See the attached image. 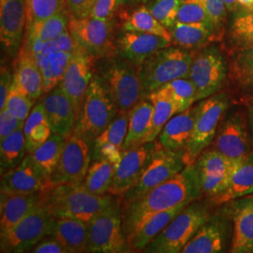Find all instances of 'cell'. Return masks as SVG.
<instances>
[{"label":"cell","mask_w":253,"mask_h":253,"mask_svg":"<svg viewBox=\"0 0 253 253\" xmlns=\"http://www.w3.org/2000/svg\"><path fill=\"white\" fill-rule=\"evenodd\" d=\"M117 196L111 193L98 195L81 184L65 183L49 187L41 192L42 206L54 217H74L89 222L107 208Z\"/></svg>","instance_id":"2"},{"label":"cell","mask_w":253,"mask_h":253,"mask_svg":"<svg viewBox=\"0 0 253 253\" xmlns=\"http://www.w3.org/2000/svg\"><path fill=\"white\" fill-rule=\"evenodd\" d=\"M73 54V52L68 51H49L32 54L43 77L44 93L52 90L60 84Z\"/></svg>","instance_id":"31"},{"label":"cell","mask_w":253,"mask_h":253,"mask_svg":"<svg viewBox=\"0 0 253 253\" xmlns=\"http://www.w3.org/2000/svg\"><path fill=\"white\" fill-rule=\"evenodd\" d=\"M182 0H150L145 7L166 28L172 27L177 18Z\"/></svg>","instance_id":"46"},{"label":"cell","mask_w":253,"mask_h":253,"mask_svg":"<svg viewBox=\"0 0 253 253\" xmlns=\"http://www.w3.org/2000/svg\"><path fill=\"white\" fill-rule=\"evenodd\" d=\"M40 101L42 103L46 118L54 133L68 139L73 135L78 114L73 100L58 84L44 93Z\"/></svg>","instance_id":"21"},{"label":"cell","mask_w":253,"mask_h":253,"mask_svg":"<svg viewBox=\"0 0 253 253\" xmlns=\"http://www.w3.org/2000/svg\"><path fill=\"white\" fill-rule=\"evenodd\" d=\"M140 1H142V0H118L120 6L121 5H127V4H135V3H138Z\"/></svg>","instance_id":"57"},{"label":"cell","mask_w":253,"mask_h":253,"mask_svg":"<svg viewBox=\"0 0 253 253\" xmlns=\"http://www.w3.org/2000/svg\"><path fill=\"white\" fill-rule=\"evenodd\" d=\"M193 54L180 47L168 46L145 59L139 66L142 100L169 82L188 77Z\"/></svg>","instance_id":"6"},{"label":"cell","mask_w":253,"mask_h":253,"mask_svg":"<svg viewBox=\"0 0 253 253\" xmlns=\"http://www.w3.org/2000/svg\"><path fill=\"white\" fill-rule=\"evenodd\" d=\"M215 28L203 24H186L175 22L169 31L172 43L183 49H194L205 45L213 35Z\"/></svg>","instance_id":"33"},{"label":"cell","mask_w":253,"mask_h":253,"mask_svg":"<svg viewBox=\"0 0 253 253\" xmlns=\"http://www.w3.org/2000/svg\"><path fill=\"white\" fill-rule=\"evenodd\" d=\"M25 27L26 0H0V41L2 51L9 58L18 54Z\"/></svg>","instance_id":"18"},{"label":"cell","mask_w":253,"mask_h":253,"mask_svg":"<svg viewBox=\"0 0 253 253\" xmlns=\"http://www.w3.org/2000/svg\"><path fill=\"white\" fill-rule=\"evenodd\" d=\"M94 60L90 54L75 44L73 56L59 84L64 92L73 100L78 115L94 74Z\"/></svg>","instance_id":"20"},{"label":"cell","mask_w":253,"mask_h":253,"mask_svg":"<svg viewBox=\"0 0 253 253\" xmlns=\"http://www.w3.org/2000/svg\"><path fill=\"white\" fill-rule=\"evenodd\" d=\"M91 161L89 145L78 136L73 134L69 137L66 139L59 162L50 175V187L65 183L81 184Z\"/></svg>","instance_id":"16"},{"label":"cell","mask_w":253,"mask_h":253,"mask_svg":"<svg viewBox=\"0 0 253 253\" xmlns=\"http://www.w3.org/2000/svg\"><path fill=\"white\" fill-rule=\"evenodd\" d=\"M158 90L172 100L178 113L190 108L197 101L196 88L189 77L172 80L163 84Z\"/></svg>","instance_id":"41"},{"label":"cell","mask_w":253,"mask_h":253,"mask_svg":"<svg viewBox=\"0 0 253 253\" xmlns=\"http://www.w3.org/2000/svg\"><path fill=\"white\" fill-rule=\"evenodd\" d=\"M50 187L49 177L33 161L30 154L16 167L1 174L0 193L29 194L42 192Z\"/></svg>","instance_id":"19"},{"label":"cell","mask_w":253,"mask_h":253,"mask_svg":"<svg viewBox=\"0 0 253 253\" xmlns=\"http://www.w3.org/2000/svg\"><path fill=\"white\" fill-rule=\"evenodd\" d=\"M233 219L230 253H253V196L228 203Z\"/></svg>","instance_id":"23"},{"label":"cell","mask_w":253,"mask_h":253,"mask_svg":"<svg viewBox=\"0 0 253 253\" xmlns=\"http://www.w3.org/2000/svg\"><path fill=\"white\" fill-rule=\"evenodd\" d=\"M153 104L148 99L140 100L128 112V125L123 151L146 143L151 126Z\"/></svg>","instance_id":"30"},{"label":"cell","mask_w":253,"mask_h":253,"mask_svg":"<svg viewBox=\"0 0 253 253\" xmlns=\"http://www.w3.org/2000/svg\"><path fill=\"white\" fill-rule=\"evenodd\" d=\"M197 108L196 104L177 113L165 124L157 138L163 147L183 154L192 133Z\"/></svg>","instance_id":"25"},{"label":"cell","mask_w":253,"mask_h":253,"mask_svg":"<svg viewBox=\"0 0 253 253\" xmlns=\"http://www.w3.org/2000/svg\"><path fill=\"white\" fill-rule=\"evenodd\" d=\"M123 30L159 35L165 38L172 43V36L169 29L155 18L145 6L135 9L126 17L123 23Z\"/></svg>","instance_id":"38"},{"label":"cell","mask_w":253,"mask_h":253,"mask_svg":"<svg viewBox=\"0 0 253 253\" xmlns=\"http://www.w3.org/2000/svg\"><path fill=\"white\" fill-rule=\"evenodd\" d=\"M209 200L193 201L181 210L150 242L143 253H179L202 225L214 213Z\"/></svg>","instance_id":"3"},{"label":"cell","mask_w":253,"mask_h":253,"mask_svg":"<svg viewBox=\"0 0 253 253\" xmlns=\"http://www.w3.org/2000/svg\"><path fill=\"white\" fill-rule=\"evenodd\" d=\"M65 143L66 138L53 132L44 144L30 154L33 161L49 178L59 162Z\"/></svg>","instance_id":"39"},{"label":"cell","mask_w":253,"mask_h":253,"mask_svg":"<svg viewBox=\"0 0 253 253\" xmlns=\"http://www.w3.org/2000/svg\"><path fill=\"white\" fill-rule=\"evenodd\" d=\"M26 2L27 28L44 22L63 9V0H26Z\"/></svg>","instance_id":"43"},{"label":"cell","mask_w":253,"mask_h":253,"mask_svg":"<svg viewBox=\"0 0 253 253\" xmlns=\"http://www.w3.org/2000/svg\"><path fill=\"white\" fill-rule=\"evenodd\" d=\"M118 115V109L97 73L93 74L86 90L73 134L92 147L97 137Z\"/></svg>","instance_id":"5"},{"label":"cell","mask_w":253,"mask_h":253,"mask_svg":"<svg viewBox=\"0 0 253 253\" xmlns=\"http://www.w3.org/2000/svg\"><path fill=\"white\" fill-rule=\"evenodd\" d=\"M98 60L97 73L104 83L118 114L128 113L142 100L139 67L117 54Z\"/></svg>","instance_id":"4"},{"label":"cell","mask_w":253,"mask_h":253,"mask_svg":"<svg viewBox=\"0 0 253 253\" xmlns=\"http://www.w3.org/2000/svg\"><path fill=\"white\" fill-rule=\"evenodd\" d=\"M176 22L186 24H203L216 28L208 15L204 5L199 0H182Z\"/></svg>","instance_id":"45"},{"label":"cell","mask_w":253,"mask_h":253,"mask_svg":"<svg viewBox=\"0 0 253 253\" xmlns=\"http://www.w3.org/2000/svg\"><path fill=\"white\" fill-rule=\"evenodd\" d=\"M71 17V16H70ZM69 31L76 45L80 46L94 59L117 54L113 42L112 27L107 20L85 17H71Z\"/></svg>","instance_id":"14"},{"label":"cell","mask_w":253,"mask_h":253,"mask_svg":"<svg viewBox=\"0 0 253 253\" xmlns=\"http://www.w3.org/2000/svg\"><path fill=\"white\" fill-rule=\"evenodd\" d=\"M207 9L213 25L217 27L226 17L227 7L224 0H199Z\"/></svg>","instance_id":"49"},{"label":"cell","mask_w":253,"mask_h":253,"mask_svg":"<svg viewBox=\"0 0 253 253\" xmlns=\"http://www.w3.org/2000/svg\"><path fill=\"white\" fill-rule=\"evenodd\" d=\"M228 76V64L216 46H208L193 54L189 78L196 88L197 101L205 100L221 89Z\"/></svg>","instance_id":"11"},{"label":"cell","mask_w":253,"mask_h":253,"mask_svg":"<svg viewBox=\"0 0 253 253\" xmlns=\"http://www.w3.org/2000/svg\"><path fill=\"white\" fill-rule=\"evenodd\" d=\"M228 10H234L236 8V0H224Z\"/></svg>","instance_id":"56"},{"label":"cell","mask_w":253,"mask_h":253,"mask_svg":"<svg viewBox=\"0 0 253 253\" xmlns=\"http://www.w3.org/2000/svg\"><path fill=\"white\" fill-rule=\"evenodd\" d=\"M0 205V235H2L42 207L41 192L29 194L1 193Z\"/></svg>","instance_id":"27"},{"label":"cell","mask_w":253,"mask_h":253,"mask_svg":"<svg viewBox=\"0 0 253 253\" xmlns=\"http://www.w3.org/2000/svg\"><path fill=\"white\" fill-rule=\"evenodd\" d=\"M116 167L104 158L92 160L82 186L91 193L102 195L108 193L112 185Z\"/></svg>","instance_id":"35"},{"label":"cell","mask_w":253,"mask_h":253,"mask_svg":"<svg viewBox=\"0 0 253 253\" xmlns=\"http://www.w3.org/2000/svg\"><path fill=\"white\" fill-rule=\"evenodd\" d=\"M33 253H69L67 249L53 235L45 236L30 251Z\"/></svg>","instance_id":"52"},{"label":"cell","mask_w":253,"mask_h":253,"mask_svg":"<svg viewBox=\"0 0 253 253\" xmlns=\"http://www.w3.org/2000/svg\"><path fill=\"white\" fill-rule=\"evenodd\" d=\"M13 84L33 100L44 94V81L34 56L24 43L13 65Z\"/></svg>","instance_id":"24"},{"label":"cell","mask_w":253,"mask_h":253,"mask_svg":"<svg viewBox=\"0 0 253 253\" xmlns=\"http://www.w3.org/2000/svg\"><path fill=\"white\" fill-rule=\"evenodd\" d=\"M228 76L237 88L253 93V48L235 51L228 64Z\"/></svg>","instance_id":"34"},{"label":"cell","mask_w":253,"mask_h":253,"mask_svg":"<svg viewBox=\"0 0 253 253\" xmlns=\"http://www.w3.org/2000/svg\"><path fill=\"white\" fill-rule=\"evenodd\" d=\"M230 38L235 51L253 48V12L235 17L230 29Z\"/></svg>","instance_id":"44"},{"label":"cell","mask_w":253,"mask_h":253,"mask_svg":"<svg viewBox=\"0 0 253 253\" xmlns=\"http://www.w3.org/2000/svg\"><path fill=\"white\" fill-rule=\"evenodd\" d=\"M13 84V73L8 66L2 65L0 73V111L5 108L9 90Z\"/></svg>","instance_id":"53"},{"label":"cell","mask_w":253,"mask_h":253,"mask_svg":"<svg viewBox=\"0 0 253 253\" xmlns=\"http://www.w3.org/2000/svg\"><path fill=\"white\" fill-rule=\"evenodd\" d=\"M250 9H251V10H252V11H253V6H252V7H251V8H250Z\"/></svg>","instance_id":"58"},{"label":"cell","mask_w":253,"mask_h":253,"mask_svg":"<svg viewBox=\"0 0 253 253\" xmlns=\"http://www.w3.org/2000/svg\"><path fill=\"white\" fill-rule=\"evenodd\" d=\"M199 179L194 163L147 192L141 198L126 206H121L123 230L126 237L144 218L154 213L190 204L202 199Z\"/></svg>","instance_id":"1"},{"label":"cell","mask_w":253,"mask_h":253,"mask_svg":"<svg viewBox=\"0 0 253 253\" xmlns=\"http://www.w3.org/2000/svg\"><path fill=\"white\" fill-rule=\"evenodd\" d=\"M97 0H67V10L71 17L82 19L90 15L91 9Z\"/></svg>","instance_id":"50"},{"label":"cell","mask_w":253,"mask_h":253,"mask_svg":"<svg viewBox=\"0 0 253 253\" xmlns=\"http://www.w3.org/2000/svg\"><path fill=\"white\" fill-rule=\"evenodd\" d=\"M118 6H120L118 0H97L91 9L89 16L109 21Z\"/></svg>","instance_id":"51"},{"label":"cell","mask_w":253,"mask_h":253,"mask_svg":"<svg viewBox=\"0 0 253 253\" xmlns=\"http://www.w3.org/2000/svg\"><path fill=\"white\" fill-rule=\"evenodd\" d=\"M197 114L190 141L183 152L186 165L196 162L200 155L213 143L217 128L230 107L225 93H216L197 103Z\"/></svg>","instance_id":"7"},{"label":"cell","mask_w":253,"mask_h":253,"mask_svg":"<svg viewBox=\"0 0 253 253\" xmlns=\"http://www.w3.org/2000/svg\"><path fill=\"white\" fill-rule=\"evenodd\" d=\"M212 145L233 163L253 154V141L249 118L241 110L228 111L220 122Z\"/></svg>","instance_id":"10"},{"label":"cell","mask_w":253,"mask_h":253,"mask_svg":"<svg viewBox=\"0 0 253 253\" xmlns=\"http://www.w3.org/2000/svg\"><path fill=\"white\" fill-rule=\"evenodd\" d=\"M224 206V205H223ZM233 219L228 204L210 216L183 248L182 253H224L231 248Z\"/></svg>","instance_id":"13"},{"label":"cell","mask_w":253,"mask_h":253,"mask_svg":"<svg viewBox=\"0 0 253 253\" xmlns=\"http://www.w3.org/2000/svg\"><path fill=\"white\" fill-rule=\"evenodd\" d=\"M27 152L33 153L39 146L44 144L52 135L53 130L50 126L42 103L38 100L24 125Z\"/></svg>","instance_id":"32"},{"label":"cell","mask_w":253,"mask_h":253,"mask_svg":"<svg viewBox=\"0 0 253 253\" xmlns=\"http://www.w3.org/2000/svg\"><path fill=\"white\" fill-rule=\"evenodd\" d=\"M24 125L25 123L10 113L8 109L4 108L0 111V142L19 128H23Z\"/></svg>","instance_id":"48"},{"label":"cell","mask_w":253,"mask_h":253,"mask_svg":"<svg viewBox=\"0 0 253 253\" xmlns=\"http://www.w3.org/2000/svg\"><path fill=\"white\" fill-rule=\"evenodd\" d=\"M146 99L150 100L153 104L151 126L146 138V143H149L158 138L163 126L174 115L178 113V111L172 100L161 91H154Z\"/></svg>","instance_id":"37"},{"label":"cell","mask_w":253,"mask_h":253,"mask_svg":"<svg viewBox=\"0 0 253 253\" xmlns=\"http://www.w3.org/2000/svg\"><path fill=\"white\" fill-rule=\"evenodd\" d=\"M0 143V172L3 174L16 167L27 156L24 127L19 128Z\"/></svg>","instance_id":"36"},{"label":"cell","mask_w":253,"mask_h":253,"mask_svg":"<svg viewBox=\"0 0 253 253\" xmlns=\"http://www.w3.org/2000/svg\"><path fill=\"white\" fill-rule=\"evenodd\" d=\"M194 165L202 197L212 202L225 190L234 163L210 145L202 152Z\"/></svg>","instance_id":"15"},{"label":"cell","mask_w":253,"mask_h":253,"mask_svg":"<svg viewBox=\"0 0 253 253\" xmlns=\"http://www.w3.org/2000/svg\"><path fill=\"white\" fill-rule=\"evenodd\" d=\"M70 14L67 9H62L51 18L27 28V41L47 42L56 39L69 30Z\"/></svg>","instance_id":"40"},{"label":"cell","mask_w":253,"mask_h":253,"mask_svg":"<svg viewBox=\"0 0 253 253\" xmlns=\"http://www.w3.org/2000/svg\"><path fill=\"white\" fill-rule=\"evenodd\" d=\"M186 206L187 204H182L177 207L154 213L144 218L126 237L131 253H143L154 238Z\"/></svg>","instance_id":"26"},{"label":"cell","mask_w":253,"mask_h":253,"mask_svg":"<svg viewBox=\"0 0 253 253\" xmlns=\"http://www.w3.org/2000/svg\"><path fill=\"white\" fill-rule=\"evenodd\" d=\"M185 166L183 154L161 147L154 155L151 162L135 185L119 197L121 206H126L141 198L150 190L181 172Z\"/></svg>","instance_id":"12"},{"label":"cell","mask_w":253,"mask_h":253,"mask_svg":"<svg viewBox=\"0 0 253 253\" xmlns=\"http://www.w3.org/2000/svg\"><path fill=\"white\" fill-rule=\"evenodd\" d=\"M253 193V154L239 163H234L227 187L212 201L215 206H223Z\"/></svg>","instance_id":"28"},{"label":"cell","mask_w":253,"mask_h":253,"mask_svg":"<svg viewBox=\"0 0 253 253\" xmlns=\"http://www.w3.org/2000/svg\"><path fill=\"white\" fill-rule=\"evenodd\" d=\"M35 103V100H32L27 94L20 90L14 84H12L5 104V108L8 109L10 113H12L16 118L25 123Z\"/></svg>","instance_id":"47"},{"label":"cell","mask_w":253,"mask_h":253,"mask_svg":"<svg viewBox=\"0 0 253 253\" xmlns=\"http://www.w3.org/2000/svg\"><path fill=\"white\" fill-rule=\"evenodd\" d=\"M128 125V113L118 114L107 127L97 137L91 147V155L106 145H117L123 149Z\"/></svg>","instance_id":"42"},{"label":"cell","mask_w":253,"mask_h":253,"mask_svg":"<svg viewBox=\"0 0 253 253\" xmlns=\"http://www.w3.org/2000/svg\"><path fill=\"white\" fill-rule=\"evenodd\" d=\"M69 253H86L88 222L74 217H54L52 233Z\"/></svg>","instance_id":"29"},{"label":"cell","mask_w":253,"mask_h":253,"mask_svg":"<svg viewBox=\"0 0 253 253\" xmlns=\"http://www.w3.org/2000/svg\"><path fill=\"white\" fill-rule=\"evenodd\" d=\"M163 147L158 139L123 151L122 160L114 175L109 193L122 196L139 180L154 155Z\"/></svg>","instance_id":"17"},{"label":"cell","mask_w":253,"mask_h":253,"mask_svg":"<svg viewBox=\"0 0 253 253\" xmlns=\"http://www.w3.org/2000/svg\"><path fill=\"white\" fill-rule=\"evenodd\" d=\"M248 118H249V124H250V128L252 132V137L253 141V101L251 102L248 108Z\"/></svg>","instance_id":"54"},{"label":"cell","mask_w":253,"mask_h":253,"mask_svg":"<svg viewBox=\"0 0 253 253\" xmlns=\"http://www.w3.org/2000/svg\"><path fill=\"white\" fill-rule=\"evenodd\" d=\"M54 220V216L42 206L0 235V252L30 253L42 239L51 235Z\"/></svg>","instance_id":"9"},{"label":"cell","mask_w":253,"mask_h":253,"mask_svg":"<svg viewBox=\"0 0 253 253\" xmlns=\"http://www.w3.org/2000/svg\"><path fill=\"white\" fill-rule=\"evenodd\" d=\"M236 2H237V4L246 7L248 9H250L253 5V0H236Z\"/></svg>","instance_id":"55"},{"label":"cell","mask_w":253,"mask_h":253,"mask_svg":"<svg viewBox=\"0 0 253 253\" xmlns=\"http://www.w3.org/2000/svg\"><path fill=\"white\" fill-rule=\"evenodd\" d=\"M86 253H131L123 230L119 196L88 222Z\"/></svg>","instance_id":"8"},{"label":"cell","mask_w":253,"mask_h":253,"mask_svg":"<svg viewBox=\"0 0 253 253\" xmlns=\"http://www.w3.org/2000/svg\"><path fill=\"white\" fill-rule=\"evenodd\" d=\"M171 44L159 35L123 30L116 42V49L118 55L139 67L149 56Z\"/></svg>","instance_id":"22"}]
</instances>
